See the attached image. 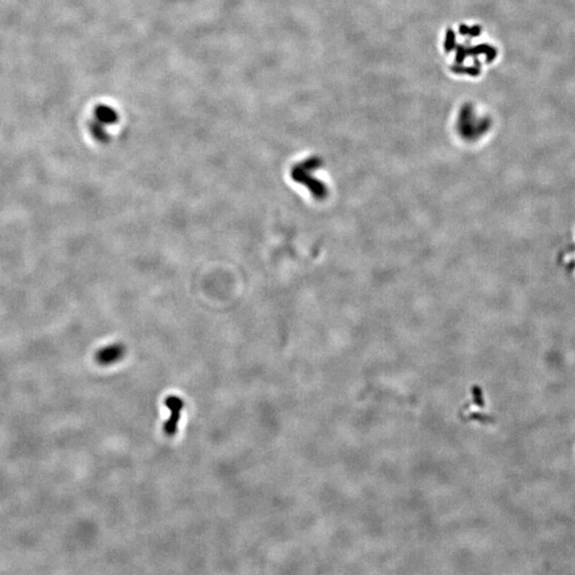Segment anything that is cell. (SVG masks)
Segmentation results:
<instances>
[{"label":"cell","instance_id":"cell-3","mask_svg":"<svg viewBox=\"0 0 575 575\" xmlns=\"http://www.w3.org/2000/svg\"><path fill=\"white\" fill-rule=\"evenodd\" d=\"M124 354L125 347L122 344H113L100 350L98 354V359L103 364H113L114 361L122 358Z\"/></svg>","mask_w":575,"mask_h":575},{"label":"cell","instance_id":"cell-1","mask_svg":"<svg viewBox=\"0 0 575 575\" xmlns=\"http://www.w3.org/2000/svg\"><path fill=\"white\" fill-rule=\"evenodd\" d=\"M319 166L320 161L315 159V158H312V159L306 160L302 164L295 165L292 169L291 176L293 180L296 182L306 185L313 194L314 197L322 198L325 196V187H324L321 181L313 178L310 174L312 171L317 170Z\"/></svg>","mask_w":575,"mask_h":575},{"label":"cell","instance_id":"cell-2","mask_svg":"<svg viewBox=\"0 0 575 575\" xmlns=\"http://www.w3.org/2000/svg\"><path fill=\"white\" fill-rule=\"evenodd\" d=\"M183 401L180 397L176 395H170L165 400V406L170 410V418L166 420L164 424V433L172 437L177 433L178 423L181 416V411L183 409Z\"/></svg>","mask_w":575,"mask_h":575},{"label":"cell","instance_id":"cell-4","mask_svg":"<svg viewBox=\"0 0 575 575\" xmlns=\"http://www.w3.org/2000/svg\"><path fill=\"white\" fill-rule=\"evenodd\" d=\"M454 45V33L453 32H449L448 34V41H447V50H451V46Z\"/></svg>","mask_w":575,"mask_h":575}]
</instances>
